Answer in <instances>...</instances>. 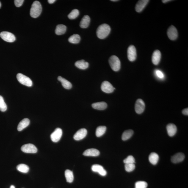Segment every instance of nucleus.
<instances>
[{
  "label": "nucleus",
  "instance_id": "nucleus-23",
  "mask_svg": "<svg viewBox=\"0 0 188 188\" xmlns=\"http://www.w3.org/2000/svg\"><path fill=\"white\" fill-rule=\"evenodd\" d=\"M75 65L78 68L84 70L89 67V64L87 62H85L84 60H81L75 62Z\"/></svg>",
  "mask_w": 188,
  "mask_h": 188
},
{
  "label": "nucleus",
  "instance_id": "nucleus-17",
  "mask_svg": "<svg viewBox=\"0 0 188 188\" xmlns=\"http://www.w3.org/2000/svg\"><path fill=\"white\" fill-rule=\"evenodd\" d=\"M99 151L95 148H91L86 150L83 153L84 156H99Z\"/></svg>",
  "mask_w": 188,
  "mask_h": 188
},
{
  "label": "nucleus",
  "instance_id": "nucleus-32",
  "mask_svg": "<svg viewBox=\"0 0 188 188\" xmlns=\"http://www.w3.org/2000/svg\"><path fill=\"white\" fill-rule=\"evenodd\" d=\"M7 109V105L5 102L4 98L0 95V111L1 112H5Z\"/></svg>",
  "mask_w": 188,
  "mask_h": 188
},
{
  "label": "nucleus",
  "instance_id": "nucleus-27",
  "mask_svg": "<svg viewBox=\"0 0 188 188\" xmlns=\"http://www.w3.org/2000/svg\"><path fill=\"white\" fill-rule=\"evenodd\" d=\"M65 176L67 182L69 183L73 182L74 179L73 172L67 169L65 171Z\"/></svg>",
  "mask_w": 188,
  "mask_h": 188
},
{
  "label": "nucleus",
  "instance_id": "nucleus-15",
  "mask_svg": "<svg viewBox=\"0 0 188 188\" xmlns=\"http://www.w3.org/2000/svg\"><path fill=\"white\" fill-rule=\"evenodd\" d=\"M149 1L148 0H141L138 1L136 5V11L138 13L142 12Z\"/></svg>",
  "mask_w": 188,
  "mask_h": 188
},
{
  "label": "nucleus",
  "instance_id": "nucleus-20",
  "mask_svg": "<svg viewBox=\"0 0 188 188\" xmlns=\"http://www.w3.org/2000/svg\"><path fill=\"white\" fill-rule=\"evenodd\" d=\"M58 81L62 83L63 87L66 89H70L72 87L71 83L65 78H63L62 76H59L58 77Z\"/></svg>",
  "mask_w": 188,
  "mask_h": 188
},
{
  "label": "nucleus",
  "instance_id": "nucleus-40",
  "mask_svg": "<svg viewBox=\"0 0 188 188\" xmlns=\"http://www.w3.org/2000/svg\"><path fill=\"white\" fill-rule=\"evenodd\" d=\"M170 0H163L162 1V2L164 3H167V2H169V1H171Z\"/></svg>",
  "mask_w": 188,
  "mask_h": 188
},
{
  "label": "nucleus",
  "instance_id": "nucleus-9",
  "mask_svg": "<svg viewBox=\"0 0 188 188\" xmlns=\"http://www.w3.org/2000/svg\"><path fill=\"white\" fill-rule=\"evenodd\" d=\"M145 103L143 100L139 99L136 101L135 105V109L137 113L138 114L142 113L145 110Z\"/></svg>",
  "mask_w": 188,
  "mask_h": 188
},
{
  "label": "nucleus",
  "instance_id": "nucleus-6",
  "mask_svg": "<svg viewBox=\"0 0 188 188\" xmlns=\"http://www.w3.org/2000/svg\"><path fill=\"white\" fill-rule=\"evenodd\" d=\"M0 36L5 41L12 43L15 40V36L11 33L7 31H3L0 33Z\"/></svg>",
  "mask_w": 188,
  "mask_h": 188
},
{
  "label": "nucleus",
  "instance_id": "nucleus-14",
  "mask_svg": "<svg viewBox=\"0 0 188 188\" xmlns=\"http://www.w3.org/2000/svg\"><path fill=\"white\" fill-rule=\"evenodd\" d=\"M185 155L182 153H178L173 155L171 158V161L174 164L181 162L184 160Z\"/></svg>",
  "mask_w": 188,
  "mask_h": 188
},
{
  "label": "nucleus",
  "instance_id": "nucleus-28",
  "mask_svg": "<svg viewBox=\"0 0 188 188\" xmlns=\"http://www.w3.org/2000/svg\"><path fill=\"white\" fill-rule=\"evenodd\" d=\"M17 170L23 173H26L29 171V167L27 165L24 164H19L17 167Z\"/></svg>",
  "mask_w": 188,
  "mask_h": 188
},
{
  "label": "nucleus",
  "instance_id": "nucleus-38",
  "mask_svg": "<svg viewBox=\"0 0 188 188\" xmlns=\"http://www.w3.org/2000/svg\"><path fill=\"white\" fill-rule=\"evenodd\" d=\"M182 113L185 115H188V108L183 109L182 111Z\"/></svg>",
  "mask_w": 188,
  "mask_h": 188
},
{
  "label": "nucleus",
  "instance_id": "nucleus-25",
  "mask_svg": "<svg viewBox=\"0 0 188 188\" xmlns=\"http://www.w3.org/2000/svg\"><path fill=\"white\" fill-rule=\"evenodd\" d=\"M66 26L63 24H59L56 26L55 32L57 35H62L65 33L66 31Z\"/></svg>",
  "mask_w": 188,
  "mask_h": 188
},
{
  "label": "nucleus",
  "instance_id": "nucleus-19",
  "mask_svg": "<svg viewBox=\"0 0 188 188\" xmlns=\"http://www.w3.org/2000/svg\"><path fill=\"white\" fill-rule=\"evenodd\" d=\"M30 121L29 119L28 118H25L23 119L21 121H20L17 127V129L18 131H21L24 128L27 127L30 124Z\"/></svg>",
  "mask_w": 188,
  "mask_h": 188
},
{
  "label": "nucleus",
  "instance_id": "nucleus-13",
  "mask_svg": "<svg viewBox=\"0 0 188 188\" xmlns=\"http://www.w3.org/2000/svg\"><path fill=\"white\" fill-rule=\"evenodd\" d=\"M92 171L98 172L100 175L104 176L107 174V172L103 166L99 164H94L91 167Z\"/></svg>",
  "mask_w": 188,
  "mask_h": 188
},
{
  "label": "nucleus",
  "instance_id": "nucleus-2",
  "mask_svg": "<svg viewBox=\"0 0 188 188\" xmlns=\"http://www.w3.org/2000/svg\"><path fill=\"white\" fill-rule=\"evenodd\" d=\"M42 11V7L40 2L38 1H34L30 9L31 16L33 18H37L40 15Z\"/></svg>",
  "mask_w": 188,
  "mask_h": 188
},
{
  "label": "nucleus",
  "instance_id": "nucleus-22",
  "mask_svg": "<svg viewBox=\"0 0 188 188\" xmlns=\"http://www.w3.org/2000/svg\"><path fill=\"white\" fill-rule=\"evenodd\" d=\"M92 106L94 109L99 110H103L107 107V105L105 102H100L93 103Z\"/></svg>",
  "mask_w": 188,
  "mask_h": 188
},
{
  "label": "nucleus",
  "instance_id": "nucleus-5",
  "mask_svg": "<svg viewBox=\"0 0 188 188\" xmlns=\"http://www.w3.org/2000/svg\"><path fill=\"white\" fill-rule=\"evenodd\" d=\"M21 150L23 152L27 153H35L37 152V149L33 144H25L21 147Z\"/></svg>",
  "mask_w": 188,
  "mask_h": 188
},
{
  "label": "nucleus",
  "instance_id": "nucleus-3",
  "mask_svg": "<svg viewBox=\"0 0 188 188\" xmlns=\"http://www.w3.org/2000/svg\"><path fill=\"white\" fill-rule=\"evenodd\" d=\"M109 63L111 68L114 71H117L120 68V62L117 56H112L109 59Z\"/></svg>",
  "mask_w": 188,
  "mask_h": 188
},
{
  "label": "nucleus",
  "instance_id": "nucleus-4",
  "mask_svg": "<svg viewBox=\"0 0 188 188\" xmlns=\"http://www.w3.org/2000/svg\"><path fill=\"white\" fill-rule=\"evenodd\" d=\"M17 78L19 82L23 85L28 87H31L32 85V82L30 78L22 73H18Z\"/></svg>",
  "mask_w": 188,
  "mask_h": 188
},
{
  "label": "nucleus",
  "instance_id": "nucleus-35",
  "mask_svg": "<svg viewBox=\"0 0 188 188\" xmlns=\"http://www.w3.org/2000/svg\"><path fill=\"white\" fill-rule=\"evenodd\" d=\"M123 162L125 164H134L135 162V160L134 157L132 156H129L123 160Z\"/></svg>",
  "mask_w": 188,
  "mask_h": 188
},
{
  "label": "nucleus",
  "instance_id": "nucleus-11",
  "mask_svg": "<svg viewBox=\"0 0 188 188\" xmlns=\"http://www.w3.org/2000/svg\"><path fill=\"white\" fill-rule=\"evenodd\" d=\"M167 35L170 40H176L178 36V31L176 28L172 25L170 26L167 30Z\"/></svg>",
  "mask_w": 188,
  "mask_h": 188
},
{
  "label": "nucleus",
  "instance_id": "nucleus-42",
  "mask_svg": "<svg viewBox=\"0 0 188 188\" xmlns=\"http://www.w3.org/2000/svg\"><path fill=\"white\" fill-rule=\"evenodd\" d=\"M111 1H117V0H111Z\"/></svg>",
  "mask_w": 188,
  "mask_h": 188
},
{
  "label": "nucleus",
  "instance_id": "nucleus-33",
  "mask_svg": "<svg viewBox=\"0 0 188 188\" xmlns=\"http://www.w3.org/2000/svg\"><path fill=\"white\" fill-rule=\"evenodd\" d=\"M148 184L146 182L138 181L135 185V188H147Z\"/></svg>",
  "mask_w": 188,
  "mask_h": 188
},
{
  "label": "nucleus",
  "instance_id": "nucleus-31",
  "mask_svg": "<svg viewBox=\"0 0 188 188\" xmlns=\"http://www.w3.org/2000/svg\"><path fill=\"white\" fill-rule=\"evenodd\" d=\"M79 15V11L77 9H74L69 14L68 18L70 19H74L77 18Z\"/></svg>",
  "mask_w": 188,
  "mask_h": 188
},
{
  "label": "nucleus",
  "instance_id": "nucleus-12",
  "mask_svg": "<svg viewBox=\"0 0 188 188\" xmlns=\"http://www.w3.org/2000/svg\"><path fill=\"white\" fill-rule=\"evenodd\" d=\"M87 134V131L85 128H81L75 133L73 136V138L76 140H81L86 137Z\"/></svg>",
  "mask_w": 188,
  "mask_h": 188
},
{
  "label": "nucleus",
  "instance_id": "nucleus-21",
  "mask_svg": "<svg viewBox=\"0 0 188 188\" xmlns=\"http://www.w3.org/2000/svg\"><path fill=\"white\" fill-rule=\"evenodd\" d=\"M90 22V18L88 15L84 16L80 23V26L81 28H86L88 27Z\"/></svg>",
  "mask_w": 188,
  "mask_h": 188
},
{
  "label": "nucleus",
  "instance_id": "nucleus-18",
  "mask_svg": "<svg viewBox=\"0 0 188 188\" xmlns=\"http://www.w3.org/2000/svg\"><path fill=\"white\" fill-rule=\"evenodd\" d=\"M167 134L170 137H173L176 134L177 131V127L173 124H169L167 125Z\"/></svg>",
  "mask_w": 188,
  "mask_h": 188
},
{
  "label": "nucleus",
  "instance_id": "nucleus-26",
  "mask_svg": "<svg viewBox=\"0 0 188 188\" xmlns=\"http://www.w3.org/2000/svg\"><path fill=\"white\" fill-rule=\"evenodd\" d=\"M134 133V132L132 130H128L124 131L122 135V140L126 141L128 140L132 136Z\"/></svg>",
  "mask_w": 188,
  "mask_h": 188
},
{
  "label": "nucleus",
  "instance_id": "nucleus-43",
  "mask_svg": "<svg viewBox=\"0 0 188 188\" xmlns=\"http://www.w3.org/2000/svg\"><path fill=\"white\" fill-rule=\"evenodd\" d=\"M1 2H0V8H1Z\"/></svg>",
  "mask_w": 188,
  "mask_h": 188
},
{
  "label": "nucleus",
  "instance_id": "nucleus-39",
  "mask_svg": "<svg viewBox=\"0 0 188 188\" xmlns=\"http://www.w3.org/2000/svg\"><path fill=\"white\" fill-rule=\"evenodd\" d=\"M56 0H48V3L50 4H53V3H54L56 1Z\"/></svg>",
  "mask_w": 188,
  "mask_h": 188
},
{
  "label": "nucleus",
  "instance_id": "nucleus-16",
  "mask_svg": "<svg viewBox=\"0 0 188 188\" xmlns=\"http://www.w3.org/2000/svg\"><path fill=\"white\" fill-rule=\"evenodd\" d=\"M161 53L159 50L154 51L152 56V62L154 65H157L159 63L161 59Z\"/></svg>",
  "mask_w": 188,
  "mask_h": 188
},
{
  "label": "nucleus",
  "instance_id": "nucleus-34",
  "mask_svg": "<svg viewBox=\"0 0 188 188\" xmlns=\"http://www.w3.org/2000/svg\"><path fill=\"white\" fill-rule=\"evenodd\" d=\"M125 168L127 172L132 171L135 168V165L134 164H125Z\"/></svg>",
  "mask_w": 188,
  "mask_h": 188
},
{
  "label": "nucleus",
  "instance_id": "nucleus-8",
  "mask_svg": "<svg viewBox=\"0 0 188 188\" xmlns=\"http://www.w3.org/2000/svg\"><path fill=\"white\" fill-rule=\"evenodd\" d=\"M128 58L130 62H134L137 58V52L135 47L134 45H130L128 47L127 51Z\"/></svg>",
  "mask_w": 188,
  "mask_h": 188
},
{
  "label": "nucleus",
  "instance_id": "nucleus-1",
  "mask_svg": "<svg viewBox=\"0 0 188 188\" xmlns=\"http://www.w3.org/2000/svg\"><path fill=\"white\" fill-rule=\"evenodd\" d=\"M111 29L109 25L103 24L99 26L97 30V37L100 39L106 38L110 33Z\"/></svg>",
  "mask_w": 188,
  "mask_h": 188
},
{
  "label": "nucleus",
  "instance_id": "nucleus-24",
  "mask_svg": "<svg viewBox=\"0 0 188 188\" xmlns=\"http://www.w3.org/2000/svg\"><path fill=\"white\" fill-rule=\"evenodd\" d=\"M159 160V156L157 154L152 152L149 156V161L153 165H156Z\"/></svg>",
  "mask_w": 188,
  "mask_h": 188
},
{
  "label": "nucleus",
  "instance_id": "nucleus-36",
  "mask_svg": "<svg viewBox=\"0 0 188 188\" xmlns=\"http://www.w3.org/2000/svg\"><path fill=\"white\" fill-rule=\"evenodd\" d=\"M24 1L23 0H15V4L16 6L17 7H20L23 5Z\"/></svg>",
  "mask_w": 188,
  "mask_h": 188
},
{
  "label": "nucleus",
  "instance_id": "nucleus-7",
  "mask_svg": "<svg viewBox=\"0 0 188 188\" xmlns=\"http://www.w3.org/2000/svg\"><path fill=\"white\" fill-rule=\"evenodd\" d=\"M101 89L105 93H112L115 88L113 87L112 84L109 81H103L101 84Z\"/></svg>",
  "mask_w": 188,
  "mask_h": 188
},
{
  "label": "nucleus",
  "instance_id": "nucleus-10",
  "mask_svg": "<svg viewBox=\"0 0 188 188\" xmlns=\"http://www.w3.org/2000/svg\"><path fill=\"white\" fill-rule=\"evenodd\" d=\"M62 134V131L61 128H57L51 135L52 141L54 142H58L60 140Z\"/></svg>",
  "mask_w": 188,
  "mask_h": 188
},
{
  "label": "nucleus",
  "instance_id": "nucleus-37",
  "mask_svg": "<svg viewBox=\"0 0 188 188\" xmlns=\"http://www.w3.org/2000/svg\"><path fill=\"white\" fill-rule=\"evenodd\" d=\"M156 73L157 76L160 78H161V79L164 78V73H163L162 71H160L159 70H156Z\"/></svg>",
  "mask_w": 188,
  "mask_h": 188
},
{
  "label": "nucleus",
  "instance_id": "nucleus-30",
  "mask_svg": "<svg viewBox=\"0 0 188 188\" xmlns=\"http://www.w3.org/2000/svg\"><path fill=\"white\" fill-rule=\"evenodd\" d=\"M106 130V126H100L97 128L96 130V136L97 137H99L103 135L105 133Z\"/></svg>",
  "mask_w": 188,
  "mask_h": 188
},
{
  "label": "nucleus",
  "instance_id": "nucleus-29",
  "mask_svg": "<svg viewBox=\"0 0 188 188\" xmlns=\"http://www.w3.org/2000/svg\"><path fill=\"white\" fill-rule=\"evenodd\" d=\"M81 37L78 34H73L68 39V41L72 44H77L79 43Z\"/></svg>",
  "mask_w": 188,
  "mask_h": 188
},
{
  "label": "nucleus",
  "instance_id": "nucleus-41",
  "mask_svg": "<svg viewBox=\"0 0 188 188\" xmlns=\"http://www.w3.org/2000/svg\"><path fill=\"white\" fill-rule=\"evenodd\" d=\"M10 188H15V186H14V185H12L10 186Z\"/></svg>",
  "mask_w": 188,
  "mask_h": 188
}]
</instances>
